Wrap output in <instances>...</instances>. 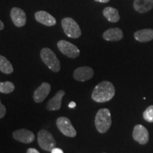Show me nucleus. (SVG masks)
<instances>
[{"label":"nucleus","instance_id":"obj_1","mask_svg":"<svg viewBox=\"0 0 153 153\" xmlns=\"http://www.w3.org/2000/svg\"><path fill=\"white\" fill-rule=\"evenodd\" d=\"M115 95V88L111 82H101L94 89L91 98L96 102L104 103L110 101Z\"/></svg>","mask_w":153,"mask_h":153},{"label":"nucleus","instance_id":"obj_2","mask_svg":"<svg viewBox=\"0 0 153 153\" xmlns=\"http://www.w3.org/2000/svg\"><path fill=\"white\" fill-rule=\"evenodd\" d=\"M111 116L108 108L99 110L95 117V126L100 133H105L111 126Z\"/></svg>","mask_w":153,"mask_h":153},{"label":"nucleus","instance_id":"obj_3","mask_svg":"<svg viewBox=\"0 0 153 153\" xmlns=\"http://www.w3.org/2000/svg\"><path fill=\"white\" fill-rule=\"evenodd\" d=\"M41 57L43 62L48 66L50 70L57 72L60 70V64L55 53L52 50L45 48L41 51Z\"/></svg>","mask_w":153,"mask_h":153},{"label":"nucleus","instance_id":"obj_4","mask_svg":"<svg viewBox=\"0 0 153 153\" xmlns=\"http://www.w3.org/2000/svg\"><path fill=\"white\" fill-rule=\"evenodd\" d=\"M63 30L68 37L72 38H78L81 36L82 32L79 25L73 19L64 18L61 22Z\"/></svg>","mask_w":153,"mask_h":153},{"label":"nucleus","instance_id":"obj_5","mask_svg":"<svg viewBox=\"0 0 153 153\" xmlns=\"http://www.w3.org/2000/svg\"><path fill=\"white\" fill-rule=\"evenodd\" d=\"M38 143L43 150L51 152L56 146V143L52 134L45 130H41L38 133Z\"/></svg>","mask_w":153,"mask_h":153},{"label":"nucleus","instance_id":"obj_6","mask_svg":"<svg viewBox=\"0 0 153 153\" xmlns=\"http://www.w3.org/2000/svg\"><path fill=\"white\" fill-rule=\"evenodd\" d=\"M57 48L62 54L70 58H76L79 55L80 51L79 48L70 42L61 40L57 42Z\"/></svg>","mask_w":153,"mask_h":153},{"label":"nucleus","instance_id":"obj_7","mask_svg":"<svg viewBox=\"0 0 153 153\" xmlns=\"http://www.w3.org/2000/svg\"><path fill=\"white\" fill-rule=\"evenodd\" d=\"M56 125L60 131L65 136L73 137L76 135V130L72 126L70 119L66 117H59L56 120Z\"/></svg>","mask_w":153,"mask_h":153},{"label":"nucleus","instance_id":"obj_8","mask_svg":"<svg viewBox=\"0 0 153 153\" xmlns=\"http://www.w3.org/2000/svg\"><path fill=\"white\" fill-rule=\"evenodd\" d=\"M94 73L93 69L90 67H80L74 70L73 76L76 81L85 82L92 78Z\"/></svg>","mask_w":153,"mask_h":153},{"label":"nucleus","instance_id":"obj_9","mask_svg":"<svg viewBox=\"0 0 153 153\" xmlns=\"http://www.w3.org/2000/svg\"><path fill=\"white\" fill-rule=\"evenodd\" d=\"M133 139L141 145H145L148 142L149 133L144 126L136 125L134 127L133 132Z\"/></svg>","mask_w":153,"mask_h":153},{"label":"nucleus","instance_id":"obj_10","mask_svg":"<svg viewBox=\"0 0 153 153\" xmlns=\"http://www.w3.org/2000/svg\"><path fill=\"white\" fill-rule=\"evenodd\" d=\"M10 15L13 23L17 27H22L26 24V15L23 9L18 7H14L11 9Z\"/></svg>","mask_w":153,"mask_h":153},{"label":"nucleus","instance_id":"obj_11","mask_svg":"<svg viewBox=\"0 0 153 153\" xmlns=\"http://www.w3.org/2000/svg\"><path fill=\"white\" fill-rule=\"evenodd\" d=\"M13 137L17 141L23 143H30L35 140V135L29 130L22 128L15 131L13 133Z\"/></svg>","mask_w":153,"mask_h":153},{"label":"nucleus","instance_id":"obj_12","mask_svg":"<svg viewBox=\"0 0 153 153\" xmlns=\"http://www.w3.org/2000/svg\"><path fill=\"white\" fill-rule=\"evenodd\" d=\"M51 85L48 82H43L33 93V99L36 103H41L45 100L51 91Z\"/></svg>","mask_w":153,"mask_h":153},{"label":"nucleus","instance_id":"obj_13","mask_svg":"<svg viewBox=\"0 0 153 153\" xmlns=\"http://www.w3.org/2000/svg\"><path fill=\"white\" fill-rule=\"evenodd\" d=\"M36 20L47 26H53L56 24V20L52 15L45 11H39L35 14Z\"/></svg>","mask_w":153,"mask_h":153},{"label":"nucleus","instance_id":"obj_14","mask_svg":"<svg viewBox=\"0 0 153 153\" xmlns=\"http://www.w3.org/2000/svg\"><path fill=\"white\" fill-rule=\"evenodd\" d=\"M65 95V92L63 90H60L56 93L54 97L48 102L46 108L48 111H57L62 106V97Z\"/></svg>","mask_w":153,"mask_h":153},{"label":"nucleus","instance_id":"obj_15","mask_svg":"<svg viewBox=\"0 0 153 153\" xmlns=\"http://www.w3.org/2000/svg\"><path fill=\"white\" fill-rule=\"evenodd\" d=\"M103 38L108 41H118L123 38V33L118 28H109L103 34Z\"/></svg>","mask_w":153,"mask_h":153},{"label":"nucleus","instance_id":"obj_16","mask_svg":"<svg viewBox=\"0 0 153 153\" xmlns=\"http://www.w3.org/2000/svg\"><path fill=\"white\" fill-rule=\"evenodd\" d=\"M133 7L137 12L146 13L153 8V0H135Z\"/></svg>","mask_w":153,"mask_h":153},{"label":"nucleus","instance_id":"obj_17","mask_svg":"<svg viewBox=\"0 0 153 153\" xmlns=\"http://www.w3.org/2000/svg\"><path fill=\"white\" fill-rule=\"evenodd\" d=\"M135 40L139 42H148L153 39V30L150 28L139 30L134 33Z\"/></svg>","mask_w":153,"mask_h":153},{"label":"nucleus","instance_id":"obj_18","mask_svg":"<svg viewBox=\"0 0 153 153\" xmlns=\"http://www.w3.org/2000/svg\"><path fill=\"white\" fill-rule=\"evenodd\" d=\"M103 14L108 22L112 23L118 22L120 20V16L118 11L113 7H106L103 11Z\"/></svg>","mask_w":153,"mask_h":153},{"label":"nucleus","instance_id":"obj_19","mask_svg":"<svg viewBox=\"0 0 153 153\" xmlns=\"http://www.w3.org/2000/svg\"><path fill=\"white\" fill-rule=\"evenodd\" d=\"M0 71L4 74H11L14 71L12 65L5 57L0 55Z\"/></svg>","mask_w":153,"mask_h":153},{"label":"nucleus","instance_id":"obj_20","mask_svg":"<svg viewBox=\"0 0 153 153\" xmlns=\"http://www.w3.org/2000/svg\"><path fill=\"white\" fill-rule=\"evenodd\" d=\"M14 85L11 82H0V93L10 94L14 90Z\"/></svg>","mask_w":153,"mask_h":153},{"label":"nucleus","instance_id":"obj_21","mask_svg":"<svg viewBox=\"0 0 153 153\" xmlns=\"http://www.w3.org/2000/svg\"><path fill=\"white\" fill-rule=\"evenodd\" d=\"M143 118L145 120L153 123V106H150L145 109L143 113Z\"/></svg>","mask_w":153,"mask_h":153},{"label":"nucleus","instance_id":"obj_22","mask_svg":"<svg viewBox=\"0 0 153 153\" xmlns=\"http://www.w3.org/2000/svg\"><path fill=\"white\" fill-rule=\"evenodd\" d=\"M6 114V107L1 104L0 100V118H2Z\"/></svg>","mask_w":153,"mask_h":153},{"label":"nucleus","instance_id":"obj_23","mask_svg":"<svg viewBox=\"0 0 153 153\" xmlns=\"http://www.w3.org/2000/svg\"><path fill=\"white\" fill-rule=\"evenodd\" d=\"M51 153H64V152H63V151L61 150V149L55 148L51 150Z\"/></svg>","mask_w":153,"mask_h":153},{"label":"nucleus","instance_id":"obj_24","mask_svg":"<svg viewBox=\"0 0 153 153\" xmlns=\"http://www.w3.org/2000/svg\"><path fill=\"white\" fill-rule=\"evenodd\" d=\"M26 153H40V152L35 148H29Z\"/></svg>","mask_w":153,"mask_h":153},{"label":"nucleus","instance_id":"obj_25","mask_svg":"<svg viewBox=\"0 0 153 153\" xmlns=\"http://www.w3.org/2000/svg\"><path fill=\"white\" fill-rule=\"evenodd\" d=\"M68 106H69V108H74V107L76 106L75 102H74V101H72V102H70V104H69Z\"/></svg>","mask_w":153,"mask_h":153},{"label":"nucleus","instance_id":"obj_26","mask_svg":"<svg viewBox=\"0 0 153 153\" xmlns=\"http://www.w3.org/2000/svg\"><path fill=\"white\" fill-rule=\"evenodd\" d=\"M95 1H98V2L101 3H107L110 1V0H94Z\"/></svg>","mask_w":153,"mask_h":153},{"label":"nucleus","instance_id":"obj_27","mask_svg":"<svg viewBox=\"0 0 153 153\" xmlns=\"http://www.w3.org/2000/svg\"><path fill=\"white\" fill-rule=\"evenodd\" d=\"M4 28V25L3 22L0 20V30H3Z\"/></svg>","mask_w":153,"mask_h":153}]
</instances>
